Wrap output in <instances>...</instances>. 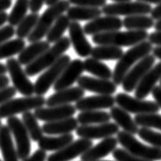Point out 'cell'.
I'll return each instance as SVG.
<instances>
[{"label":"cell","mask_w":161,"mask_h":161,"mask_svg":"<svg viewBox=\"0 0 161 161\" xmlns=\"http://www.w3.org/2000/svg\"><path fill=\"white\" fill-rule=\"evenodd\" d=\"M40 19V15L38 14H30L25 18L20 24L18 26L15 30V35L18 36L19 39H25V38H28L30 36L35 27L37 26L38 20Z\"/></svg>","instance_id":"74e56055"},{"label":"cell","mask_w":161,"mask_h":161,"mask_svg":"<svg viewBox=\"0 0 161 161\" xmlns=\"http://www.w3.org/2000/svg\"><path fill=\"white\" fill-rule=\"evenodd\" d=\"M79 128V121L77 118L69 117L66 119L53 121V122H45L42 126L43 133L48 136H61L66 134H71V132L77 130Z\"/></svg>","instance_id":"cb8c5ba5"},{"label":"cell","mask_w":161,"mask_h":161,"mask_svg":"<svg viewBox=\"0 0 161 161\" xmlns=\"http://www.w3.org/2000/svg\"><path fill=\"white\" fill-rule=\"evenodd\" d=\"M111 1H114V3H121V2H129V1H132V0H111Z\"/></svg>","instance_id":"91938a15"},{"label":"cell","mask_w":161,"mask_h":161,"mask_svg":"<svg viewBox=\"0 0 161 161\" xmlns=\"http://www.w3.org/2000/svg\"><path fill=\"white\" fill-rule=\"evenodd\" d=\"M153 55L155 56V58H158L161 60V46H156L155 48H153Z\"/></svg>","instance_id":"db71d44e"},{"label":"cell","mask_w":161,"mask_h":161,"mask_svg":"<svg viewBox=\"0 0 161 161\" xmlns=\"http://www.w3.org/2000/svg\"><path fill=\"white\" fill-rule=\"evenodd\" d=\"M161 80V61L156 63L148 73L144 75L135 90V97L138 99H145L152 93L156 84Z\"/></svg>","instance_id":"7402d4cb"},{"label":"cell","mask_w":161,"mask_h":161,"mask_svg":"<svg viewBox=\"0 0 161 161\" xmlns=\"http://www.w3.org/2000/svg\"><path fill=\"white\" fill-rule=\"evenodd\" d=\"M69 40L73 45L74 50L80 57H88L92 53L93 47L86 37V33L84 31L79 22H71L69 28Z\"/></svg>","instance_id":"2e32d148"},{"label":"cell","mask_w":161,"mask_h":161,"mask_svg":"<svg viewBox=\"0 0 161 161\" xmlns=\"http://www.w3.org/2000/svg\"><path fill=\"white\" fill-rule=\"evenodd\" d=\"M97 161H110V160H97Z\"/></svg>","instance_id":"94428289"},{"label":"cell","mask_w":161,"mask_h":161,"mask_svg":"<svg viewBox=\"0 0 161 161\" xmlns=\"http://www.w3.org/2000/svg\"><path fill=\"white\" fill-rule=\"evenodd\" d=\"M47 159V154L43 150H37L35 151L32 155H30L27 159H25L23 161H45Z\"/></svg>","instance_id":"f6af8a7d"},{"label":"cell","mask_w":161,"mask_h":161,"mask_svg":"<svg viewBox=\"0 0 161 161\" xmlns=\"http://www.w3.org/2000/svg\"><path fill=\"white\" fill-rule=\"evenodd\" d=\"M12 4L11 0H0V14L5 12L6 9H8Z\"/></svg>","instance_id":"f907efd6"},{"label":"cell","mask_w":161,"mask_h":161,"mask_svg":"<svg viewBox=\"0 0 161 161\" xmlns=\"http://www.w3.org/2000/svg\"><path fill=\"white\" fill-rule=\"evenodd\" d=\"M84 69V61L80 59H74L63 70V73L59 77V79L54 84V91H61L64 89L70 88L75 83H78L80 78L82 77Z\"/></svg>","instance_id":"ac0fdd59"},{"label":"cell","mask_w":161,"mask_h":161,"mask_svg":"<svg viewBox=\"0 0 161 161\" xmlns=\"http://www.w3.org/2000/svg\"><path fill=\"white\" fill-rule=\"evenodd\" d=\"M160 86H161V80H160Z\"/></svg>","instance_id":"be15d7a7"},{"label":"cell","mask_w":161,"mask_h":161,"mask_svg":"<svg viewBox=\"0 0 161 161\" xmlns=\"http://www.w3.org/2000/svg\"><path fill=\"white\" fill-rule=\"evenodd\" d=\"M1 126H2V125H1V120H0V128H1Z\"/></svg>","instance_id":"6125c7cd"},{"label":"cell","mask_w":161,"mask_h":161,"mask_svg":"<svg viewBox=\"0 0 161 161\" xmlns=\"http://www.w3.org/2000/svg\"><path fill=\"white\" fill-rule=\"evenodd\" d=\"M124 27L130 31H147L155 26V19L149 15L126 16L122 19Z\"/></svg>","instance_id":"1f68e13d"},{"label":"cell","mask_w":161,"mask_h":161,"mask_svg":"<svg viewBox=\"0 0 161 161\" xmlns=\"http://www.w3.org/2000/svg\"><path fill=\"white\" fill-rule=\"evenodd\" d=\"M50 48V43L47 41H38L31 43L19 54L18 60L22 65H29L30 63L35 61L44 52Z\"/></svg>","instance_id":"4316f807"},{"label":"cell","mask_w":161,"mask_h":161,"mask_svg":"<svg viewBox=\"0 0 161 161\" xmlns=\"http://www.w3.org/2000/svg\"><path fill=\"white\" fill-rule=\"evenodd\" d=\"M155 59L156 58L154 55L149 54L148 56L144 57L142 60H140L135 66H133V69L125 75L124 82L121 84L124 91L132 92L136 90L144 75L155 65Z\"/></svg>","instance_id":"7c38bea8"},{"label":"cell","mask_w":161,"mask_h":161,"mask_svg":"<svg viewBox=\"0 0 161 161\" xmlns=\"http://www.w3.org/2000/svg\"><path fill=\"white\" fill-rule=\"evenodd\" d=\"M70 25V19L67 18V15H61L60 18L54 23L52 28L50 29L47 36H46V41L49 43H56L63 37V34L65 33L66 30H69Z\"/></svg>","instance_id":"e575fe53"},{"label":"cell","mask_w":161,"mask_h":161,"mask_svg":"<svg viewBox=\"0 0 161 161\" xmlns=\"http://www.w3.org/2000/svg\"><path fill=\"white\" fill-rule=\"evenodd\" d=\"M0 150L4 161H19L16 147L12 141V134L7 125L0 128Z\"/></svg>","instance_id":"484cf974"},{"label":"cell","mask_w":161,"mask_h":161,"mask_svg":"<svg viewBox=\"0 0 161 161\" xmlns=\"http://www.w3.org/2000/svg\"><path fill=\"white\" fill-rule=\"evenodd\" d=\"M152 51H153V47L149 41H144L130 47L117 61L113 70L112 82L116 86L121 85L125 75L133 69V66L137 64L140 60H142L144 57L148 56Z\"/></svg>","instance_id":"6da1fadb"},{"label":"cell","mask_w":161,"mask_h":161,"mask_svg":"<svg viewBox=\"0 0 161 161\" xmlns=\"http://www.w3.org/2000/svg\"><path fill=\"white\" fill-rule=\"evenodd\" d=\"M59 1H60V0H46L45 4H46V5H48V6H52V5L56 4Z\"/></svg>","instance_id":"6f0895ef"},{"label":"cell","mask_w":161,"mask_h":161,"mask_svg":"<svg viewBox=\"0 0 161 161\" xmlns=\"http://www.w3.org/2000/svg\"><path fill=\"white\" fill-rule=\"evenodd\" d=\"M110 115L111 119L119 126V128L125 133H129L130 135H136L139 132V125L130 117V114L125 111V109L120 108L119 106H113L110 109Z\"/></svg>","instance_id":"d4e9b609"},{"label":"cell","mask_w":161,"mask_h":161,"mask_svg":"<svg viewBox=\"0 0 161 161\" xmlns=\"http://www.w3.org/2000/svg\"><path fill=\"white\" fill-rule=\"evenodd\" d=\"M85 90L80 87H70L64 90L57 91L46 99V105L48 107L67 105L75 102L84 98Z\"/></svg>","instance_id":"44dd1931"},{"label":"cell","mask_w":161,"mask_h":161,"mask_svg":"<svg viewBox=\"0 0 161 161\" xmlns=\"http://www.w3.org/2000/svg\"><path fill=\"white\" fill-rule=\"evenodd\" d=\"M134 119L137 122V125L141 126V128L157 129L161 130V114H141V115H136Z\"/></svg>","instance_id":"f35d334b"},{"label":"cell","mask_w":161,"mask_h":161,"mask_svg":"<svg viewBox=\"0 0 161 161\" xmlns=\"http://www.w3.org/2000/svg\"><path fill=\"white\" fill-rule=\"evenodd\" d=\"M117 140L119 145L122 146L125 150L130 152L137 157L150 161H160L161 160V149L153 146L144 145L143 143L139 142L134 137V135L125 133L121 130L117 134Z\"/></svg>","instance_id":"5b68a950"},{"label":"cell","mask_w":161,"mask_h":161,"mask_svg":"<svg viewBox=\"0 0 161 161\" xmlns=\"http://www.w3.org/2000/svg\"><path fill=\"white\" fill-rule=\"evenodd\" d=\"M6 73H8L6 65H4L3 63L0 62V75H4Z\"/></svg>","instance_id":"9f6ffc18"},{"label":"cell","mask_w":161,"mask_h":161,"mask_svg":"<svg viewBox=\"0 0 161 161\" xmlns=\"http://www.w3.org/2000/svg\"><path fill=\"white\" fill-rule=\"evenodd\" d=\"M115 103L120 108L125 109L129 113H134L136 115L141 114H150L157 113L160 107L159 105L153 101L138 99L132 97L125 93H118L115 96Z\"/></svg>","instance_id":"ba28073f"},{"label":"cell","mask_w":161,"mask_h":161,"mask_svg":"<svg viewBox=\"0 0 161 161\" xmlns=\"http://www.w3.org/2000/svg\"><path fill=\"white\" fill-rule=\"evenodd\" d=\"M113 158L116 161H150L146 159H142L140 157H137L133 154H130V152H128L125 149H118L116 148L115 151L112 153Z\"/></svg>","instance_id":"60d3db41"},{"label":"cell","mask_w":161,"mask_h":161,"mask_svg":"<svg viewBox=\"0 0 161 161\" xmlns=\"http://www.w3.org/2000/svg\"><path fill=\"white\" fill-rule=\"evenodd\" d=\"M73 142H74V136L71 134L61 135V136H57V137L46 136V137H43L38 142V146H39V149L45 152L47 151L56 152L63 149V148L69 145Z\"/></svg>","instance_id":"83f0119b"},{"label":"cell","mask_w":161,"mask_h":161,"mask_svg":"<svg viewBox=\"0 0 161 161\" xmlns=\"http://www.w3.org/2000/svg\"><path fill=\"white\" fill-rule=\"evenodd\" d=\"M30 9V0H16L14 7L8 15V23L10 26H19L20 22L27 16Z\"/></svg>","instance_id":"d590c367"},{"label":"cell","mask_w":161,"mask_h":161,"mask_svg":"<svg viewBox=\"0 0 161 161\" xmlns=\"http://www.w3.org/2000/svg\"><path fill=\"white\" fill-rule=\"evenodd\" d=\"M84 69L87 73L91 74L95 77L103 80L112 79L113 71L110 69V67L106 65L102 61L97 60L95 58H87L84 61Z\"/></svg>","instance_id":"4dcf8cb0"},{"label":"cell","mask_w":161,"mask_h":161,"mask_svg":"<svg viewBox=\"0 0 161 161\" xmlns=\"http://www.w3.org/2000/svg\"><path fill=\"white\" fill-rule=\"evenodd\" d=\"M148 41L150 42L152 45L161 46V31H155L153 33L149 34L148 37Z\"/></svg>","instance_id":"7dc6e473"},{"label":"cell","mask_w":161,"mask_h":161,"mask_svg":"<svg viewBox=\"0 0 161 161\" xmlns=\"http://www.w3.org/2000/svg\"><path fill=\"white\" fill-rule=\"evenodd\" d=\"M118 140L115 137L103 139L100 143L93 145L90 149L80 156V161H97L115 151L118 145Z\"/></svg>","instance_id":"ffe728a7"},{"label":"cell","mask_w":161,"mask_h":161,"mask_svg":"<svg viewBox=\"0 0 161 161\" xmlns=\"http://www.w3.org/2000/svg\"><path fill=\"white\" fill-rule=\"evenodd\" d=\"M124 55L120 47L112 45H97L93 48L91 57L97 60H119Z\"/></svg>","instance_id":"d6a6232c"},{"label":"cell","mask_w":161,"mask_h":161,"mask_svg":"<svg viewBox=\"0 0 161 161\" xmlns=\"http://www.w3.org/2000/svg\"><path fill=\"white\" fill-rule=\"evenodd\" d=\"M156 31H161V19H158L155 22V26H154Z\"/></svg>","instance_id":"680465c9"},{"label":"cell","mask_w":161,"mask_h":161,"mask_svg":"<svg viewBox=\"0 0 161 161\" xmlns=\"http://www.w3.org/2000/svg\"><path fill=\"white\" fill-rule=\"evenodd\" d=\"M151 16L154 19H161V3L156 5L151 11Z\"/></svg>","instance_id":"681fc988"},{"label":"cell","mask_w":161,"mask_h":161,"mask_svg":"<svg viewBox=\"0 0 161 161\" xmlns=\"http://www.w3.org/2000/svg\"><path fill=\"white\" fill-rule=\"evenodd\" d=\"M70 45L71 43L69 38L62 37L56 43H54L52 47H50L40 57H38L35 61H33L26 66V69H25L26 74L29 77H34V75L40 74L41 71L49 69L62 55H64V53L69 49Z\"/></svg>","instance_id":"277c9868"},{"label":"cell","mask_w":161,"mask_h":161,"mask_svg":"<svg viewBox=\"0 0 161 161\" xmlns=\"http://www.w3.org/2000/svg\"><path fill=\"white\" fill-rule=\"evenodd\" d=\"M69 4L70 3L69 0H60V1L54 4V5L48 6L47 9L40 16L34 31L27 38L30 43L41 41L45 36H47L50 29L52 28L54 23L58 19V18H60L64 12L69 10V8L70 7Z\"/></svg>","instance_id":"3957f363"},{"label":"cell","mask_w":161,"mask_h":161,"mask_svg":"<svg viewBox=\"0 0 161 161\" xmlns=\"http://www.w3.org/2000/svg\"><path fill=\"white\" fill-rule=\"evenodd\" d=\"M6 122V125L9 128L12 136L14 137L19 158L22 161L27 159L30 156V153H31L32 146L31 141H30V135L23 120H20L16 116H11L7 118Z\"/></svg>","instance_id":"30bf717a"},{"label":"cell","mask_w":161,"mask_h":161,"mask_svg":"<svg viewBox=\"0 0 161 161\" xmlns=\"http://www.w3.org/2000/svg\"><path fill=\"white\" fill-rule=\"evenodd\" d=\"M137 1L147 3V4H156V5H158V4L161 3V0H137Z\"/></svg>","instance_id":"11a10c76"},{"label":"cell","mask_w":161,"mask_h":161,"mask_svg":"<svg viewBox=\"0 0 161 161\" xmlns=\"http://www.w3.org/2000/svg\"><path fill=\"white\" fill-rule=\"evenodd\" d=\"M16 91L14 87H6L3 89H0V105L8 102L9 100L14 99V97L16 94Z\"/></svg>","instance_id":"ee69618b"},{"label":"cell","mask_w":161,"mask_h":161,"mask_svg":"<svg viewBox=\"0 0 161 161\" xmlns=\"http://www.w3.org/2000/svg\"><path fill=\"white\" fill-rule=\"evenodd\" d=\"M94 145L92 140L79 139L67 145L63 149L56 151L47 157V161H70L75 158L82 156L85 152L88 151Z\"/></svg>","instance_id":"5bb4252c"},{"label":"cell","mask_w":161,"mask_h":161,"mask_svg":"<svg viewBox=\"0 0 161 161\" xmlns=\"http://www.w3.org/2000/svg\"><path fill=\"white\" fill-rule=\"evenodd\" d=\"M70 61L69 55H62L53 65L46 69L34 84L35 85V94L37 96H44L49 91V89L54 86V84L56 83V80L59 79Z\"/></svg>","instance_id":"52a82bcc"},{"label":"cell","mask_w":161,"mask_h":161,"mask_svg":"<svg viewBox=\"0 0 161 161\" xmlns=\"http://www.w3.org/2000/svg\"><path fill=\"white\" fill-rule=\"evenodd\" d=\"M78 85L83 90L97 93L98 95H112L117 89V86L112 80L92 78L88 75H82L78 80Z\"/></svg>","instance_id":"d6986e66"},{"label":"cell","mask_w":161,"mask_h":161,"mask_svg":"<svg viewBox=\"0 0 161 161\" xmlns=\"http://www.w3.org/2000/svg\"><path fill=\"white\" fill-rule=\"evenodd\" d=\"M69 1L75 6L100 8L106 5V0H69Z\"/></svg>","instance_id":"b9f144b4"},{"label":"cell","mask_w":161,"mask_h":161,"mask_svg":"<svg viewBox=\"0 0 161 161\" xmlns=\"http://www.w3.org/2000/svg\"><path fill=\"white\" fill-rule=\"evenodd\" d=\"M0 161H1V159H0Z\"/></svg>","instance_id":"e7e4bbea"},{"label":"cell","mask_w":161,"mask_h":161,"mask_svg":"<svg viewBox=\"0 0 161 161\" xmlns=\"http://www.w3.org/2000/svg\"><path fill=\"white\" fill-rule=\"evenodd\" d=\"M22 120L30 135V138H31L33 141L39 142L40 140L44 137L43 130H42L40 125L38 124V118L33 112L28 111V112L23 113Z\"/></svg>","instance_id":"836d02e7"},{"label":"cell","mask_w":161,"mask_h":161,"mask_svg":"<svg viewBox=\"0 0 161 161\" xmlns=\"http://www.w3.org/2000/svg\"><path fill=\"white\" fill-rule=\"evenodd\" d=\"M138 135L140 138L150 144L151 146L161 149V133H157L148 128H141L139 129Z\"/></svg>","instance_id":"ab89813d"},{"label":"cell","mask_w":161,"mask_h":161,"mask_svg":"<svg viewBox=\"0 0 161 161\" xmlns=\"http://www.w3.org/2000/svg\"><path fill=\"white\" fill-rule=\"evenodd\" d=\"M75 133L80 139L94 140V139H106L113 137L119 133V126L115 122H106L100 125H80L77 129Z\"/></svg>","instance_id":"4fadbf2b"},{"label":"cell","mask_w":161,"mask_h":161,"mask_svg":"<svg viewBox=\"0 0 161 161\" xmlns=\"http://www.w3.org/2000/svg\"><path fill=\"white\" fill-rule=\"evenodd\" d=\"M80 125H91L106 124L111 120L110 112L102 111V110H89V111H82L79 113L77 117Z\"/></svg>","instance_id":"f546056e"},{"label":"cell","mask_w":161,"mask_h":161,"mask_svg":"<svg viewBox=\"0 0 161 161\" xmlns=\"http://www.w3.org/2000/svg\"><path fill=\"white\" fill-rule=\"evenodd\" d=\"M8 15L9 14H7L6 11L0 14V28H2V26H4V24L8 22Z\"/></svg>","instance_id":"f5cc1de1"},{"label":"cell","mask_w":161,"mask_h":161,"mask_svg":"<svg viewBox=\"0 0 161 161\" xmlns=\"http://www.w3.org/2000/svg\"><path fill=\"white\" fill-rule=\"evenodd\" d=\"M102 14V9L94 7H85V6H73L69 7L66 11V15L73 22L80 20H91L97 18H100Z\"/></svg>","instance_id":"f1b7e54d"},{"label":"cell","mask_w":161,"mask_h":161,"mask_svg":"<svg viewBox=\"0 0 161 161\" xmlns=\"http://www.w3.org/2000/svg\"><path fill=\"white\" fill-rule=\"evenodd\" d=\"M14 35H15V29L14 27L10 26V25L0 28V45L9 41Z\"/></svg>","instance_id":"7bdbcfd3"},{"label":"cell","mask_w":161,"mask_h":161,"mask_svg":"<svg viewBox=\"0 0 161 161\" xmlns=\"http://www.w3.org/2000/svg\"><path fill=\"white\" fill-rule=\"evenodd\" d=\"M115 103V98L111 95H95L84 97L75 103V108L79 111H89V110L111 109Z\"/></svg>","instance_id":"603a6c76"},{"label":"cell","mask_w":161,"mask_h":161,"mask_svg":"<svg viewBox=\"0 0 161 161\" xmlns=\"http://www.w3.org/2000/svg\"><path fill=\"white\" fill-rule=\"evenodd\" d=\"M25 48H26V42L24 39L16 38V39L7 41L0 45V59L9 58L16 54H19Z\"/></svg>","instance_id":"8d00e7d4"},{"label":"cell","mask_w":161,"mask_h":161,"mask_svg":"<svg viewBox=\"0 0 161 161\" xmlns=\"http://www.w3.org/2000/svg\"><path fill=\"white\" fill-rule=\"evenodd\" d=\"M7 71L10 75V79L14 87L19 93H20L25 97L33 96L35 94V85H34L26 71L23 69L22 64L15 58H8L6 60Z\"/></svg>","instance_id":"9c48e42d"},{"label":"cell","mask_w":161,"mask_h":161,"mask_svg":"<svg viewBox=\"0 0 161 161\" xmlns=\"http://www.w3.org/2000/svg\"><path fill=\"white\" fill-rule=\"evenodd\" d=\"M45 2L46 0H30V10L33 14H38Z\"/></svg>","instance_id":"bcb514c9"},{"label":"cell","mask_w":161,"mask_h":161,"mask_svg":"<svg viewBox=\"0 0 161 161\" xmlns=\"http://www.w3.org/2000/svg\"><path fill=\"white\" fill-rule=\"evenodd\" d=\"M9 85V78L7 75H0V89L6 88Z\"/></svg>","instance_id":"816d5d0a"},{"label":"cell","mask_w":161,"mask_h":161,"mask_svg":"<svg viewBox=\"0 0 161 161\" xmlns=\"http://www.w3.org/2000/svg\"><path fill=\"white\" fill-rule=\"evenodd\" d=\"M152 6L150 4L139 2V1H129L121 3L106 4L102 7V14L111 16H133V15H148L151 14Z\"/></svg>","instance_id":"8fae6325"},{"label":"cell","mask_w":161,"mask_h":161,"mask_svg":"<svg viewBox=\"0 0 161 161\" xmlns=\"http://www.w3.org/2000/svg\"><path fill=\"white\" fill-rule=\"evenodd\" d=\"M152 96L155 100V102L159 105V107L161 108V86H156L154 88V90L152 91Z\"/></svg>","instance_id":"c3c4849f"},{"label":"cell","mask_w":161,"mask_h":161,"mask_svg":"<svg viewBox=\"0 0 161 161\" xmlns=\"http://www.w3.org/2000/svg\"><path fill=\"white\" fill-rule=\"evenodd\" d=\"M149 34L147 31H114L109 33L97 34L92 36V41L97 45H112L116 47H133L147 41Z\"/></svg>","instance_id":"7a4b0ae2"},{"label":"cell","mask_w":161,"mask_h":161,"mask_svg":"<svg viewBox=\"0 0 161 161\" xmlns=\"http://www.w3.org/2000/svg\"><path fill=\"white\" fill-rule=\"evenodd\" d=\"M75 111H77L75 106L71 104H67L53 107H41L36 109L34 114L38 118V120H42L45 122H53L73 117Z\"/></svg>","instance_id":"e0dca14e"},{"label":"cell","mask_w":161,"mask_h":161,"mask_svg":"<svg viewBox=\"0 0 161 161\" xmlns=\"http://www.w3.org/2000/svg\"><path fill=\"white\" fill-rule=\"evenodd\" d=\"M122 27H124L122 19H120L118 16L105 15L88 22L84 26V31L86 35L95 36L97 34L119 31Z\"/></svg>","instance_id":"9a60e30c"},{"label":"cell","mask_w":161,"mask_h":161,"mask_svg":"<svg viewBox=\"0 0 161 161\" xmlns=\"http://www.w3.org/2000/svg\"><path fill=\"white\" fill-rule=\"evenodd\" d=\"M46 99L43 96H29L22 98H14L8 102L0 105V119L15 116L16 114L31 111L33 109L43 107Z\"/></svg>","instance_id":"8992f818"}]
</instances>
